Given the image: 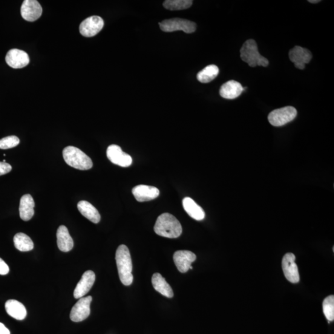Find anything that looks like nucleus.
Here are the masks:
<instances>
[{
	"instance_id": "23",
	"label": "nucleus",
	"mask_w": 334,
	"mask_h": 334,
	"mask_svg": "<svg viewBox=\"0 0 334 334\" xmlns=\"http://www.w3.org/2000/svg\"><path fill=\"white\" fill-rule=\"evenodd\" d=\"M183 206L187 214L194 220L200 221L205 217V212L202 207L196 203L191 198L188 197L184 198Z\"/></svg>"
},
{
	"instance_id": "15",
	"label": "nucleus",
	"mask_w": 334,
	"mask_h": 334,
	"mask_svg": "<svg viewBox=\"0 0 334 334\" xmlns=\"http://www.w3.org/2000/svg\"><path fill=\"white\" fill-rule=\"evenodd\" d=\"M95 281H96V275L93 271L88 270L84 273L81 279L75 288L74 297L76 299H80L87 294L93 287Z\"/></svg>"
},
{
	"instance_id": "18",
	"label": "nucleus",
	"mask_w": 334,
	"mask_h": 334,
	"mask_svg": "<svg viewBox=\"0 0 334 334\" xmlns=\"http://www.w3.org/2000/svg\"><path fill=\"white\" fill-rule=\"evenodd\" d=\"M57 244L59 248L63 252H69L73 249L74 242L69 233L67 227L65 226L59 227L57 232Z\"/></svg>"
},
{
	"instance_id": "13",
	"label": "nucleus",
	"mask_w": 334,
	"mask_h": 334,
	"mask_svg": "<svg viewBox=\"0 0 334 334\" xmlns=\"http://www.w3.org/2000/svg\"><path fill=\"white\" fill-rule=\"evenodd\" d=\"M196 260H197V256L189 250H177L174 255V263L178 270L181 273L188 272L192 263Z\"/></svg>"
},
{
	"instance_id": "8",
	"label": "nucleus",
	"mask_w": 334,
	"mask_h": 334,
	"mask_svg": "<svg viewBox=\"0 0 334 334\" xmlns=\"http://www.w3.org/2000/svg\"><path fill=\"white\" fill-rule=\"evenodd\" d=\"M296 257L293 253H287L282 262V269L285 277L291 283L296 284L299 282V274L297 265L295 263Z\"/></svg>"
},
{
	"instance_id": "26",
	"label": "nucleus",
	"mask_w": 334,
	"mask_h": 334,
	"mask_svg": "<svg viewBox=\"0 0 334 334\" xmlns=\"http://www.w3.org/2000/svg\"><path fill=\"white\" fill-rule=\"evenodd\" d=\"M192 5L191 0H166L163 4L165 9L171 11L188 9Z\"/></svg>"
},
{
	"instance_id": "10",
	"label": "nucleus",
	"mask_w": 334,
	"mask_h": 334,
	"mask_svg": "<svg viewBox=\"0 0 334 334\" xmlns=\"http://www.w3.org/2000/svg\"><path fill=\"white\" fill-rule=\"evenodd\" d=\"M106 156L112 163L123 167L130 166L132 159L130 155L122 151L119 146L112 145L106 150Z\"/></svg>"
},
{
	"instance_id": "20",
	"label": "nucleus",
	"mask_w": 334,
	"mask_h": 334,
	"mask_svg": "<svg viewBox=\"0 0 334 334\" xmlns=\"http://www.w3.org/2000/svg\"><path fill=\"white\" fill-rule=\"evenodd\" d=\"M5 309L8 315L17 320H23L27 315V311L24 305L15 299L7 301Z\"/></svg>"
},
{
	"instance_id": "4",
	"label": "nucleus",
	"mask_w": 334,
	"mask_h": 334,
	"mask_svg": "<svg viewBox=\"0 0 334 334\" xmlns=\"http://www.w3.org/2000/svg\"><path fill=\"white\" fill-rule=\"evenodd\" d=\"M240 57L250 67L254 68L256 66L266 67L269 65V60L259 53L257 44L253 39L244 42L240 50Z\"/></svg>"
},
{
	"instance_id": "3",
	"label": "nucleus",
	"mask_w": 334,
	"mask_h": 334,
	"mask_svg": "<svg viewBox=\"0 0 334 334\" xmlns=\"http://www.w3.org/2000/svg\"><path fill=\"white\" fill-rule=\"evenodd\" d=\"M63 156L68 165L80 171H87L93 166L91 158L76 147H66L63 149Z\"/></svg>"
},
{
	"instance_id": "11",
	"label": "nucleus",
	"mask_w": 334,
	"mask_h": 334,
	"mask_svg": "<svg viewBox=\"0 0 334 334\" xmlns=\"http://www.w3.org/2000/svg\"><path fill=\"white\" fill-rule=\"evenodd\" d=\"M42 8L36 0H25L21 8L22 18L29 22L36 21L42 14Z\"/></svg>"
},
{
	"instance_id": "33",
	"label": "nucleus",
	"mask_w": 334,
	"mask_h": 334,
	"mask_svg": "<svg viewBox=\"0 0 334 334\" xmlns=\"http://www.w3.org/2000/svg\"><path fill=\"white\" fill-rule=\"evenodd\" d=\"M4 162H6V160H4Z\"/></svg>"
},
{
	"instance_id": "5",
	"label": "nucleus",
	"mask_w": 334,
	"mask_h": 334,
	"mask_svg": "<svg viewBox=\"0 0 334 334\" xmlns=\"http://www.w3.org/2000/svg\"><path fill=\"white\" fill-rule=\"evenodd\" d=\"M159 25L161 30L166 33L182 31L184 33L191 34L197 30V24L195 22L180 18L164 20L163 21L159 22Z\"/></svg>"
},
{
	"instance_id": "16",
	"label": "nucleus",
	"mask_w": 334,
	"mask_h": 334,
	"mask_svg": "<svg viewBox=\"0 0 334 334\" xmlns=\"http://www.w3.org/2000/svg\"><path fill=\"white\" fill-rule=\"evenodd\" d=\"M132 193L138 202H146L157 198L160 191L154 186L140 185L132 189Z\"/></svg>"
},
{
	"instance_id": "29",
	"label": "nucleus",
	"mask_w": 334,
	"mask_h": 334,
	"mask_svg": "<svg viewBox=\"0 0 334 334\" xmlns=\"http://www.w3.org/2000/svg\"><path fill=\"white\" fill-rule=\"evenodd\" d=\"M12 170V166L9 163L0 162V176L8 174Z\"/></svg>"
},
{
	"instance_id": "31",
	"label": "nucleus",
	"mask_w": 334,
	"mask_h": 334,
	"mask_svg": "<svg viewBox=\"0 0 334 334\" xmlns=\"http://www.w3.org/2000/svg\"><path fill=\"white\" fill-rule=\"evenodd\" d=\"M0 334H10V330L1 322H0Z\"/></svg>"
},
{
	"instance_id": "7",
	"label": "nucleus",
	"mask_w": 334,
	"mask_h": 334,
	"mask_svg": "<svg viewBox=\"0 0 334 334\" xmlns=\"http://www.w3.org/2000/svg\"><path fill=\"white\" fill-rule=\"evenodd\" d=\"M93 300L92 296L82 297L76 304L71 311L70 319L75 322H81L87 319L91 313V303Z\"/></svg>"
},
{
	"instance_id": "1",
	"label": "nucleus",
	"mask_w": 334,
	"mask_h": 334,
	"mask_svg": "<svg viewBox=\"0 0 334 334\" xmlns=\"http://www.w3.org/2000/svg\"><path fill=\"white\" fill-rule=\"evenodd\" d=\"M154 231L161 237L177 238L182 233V226L175 216L164 213L157 218L154 226Z\"/></svg>"
},
{
	"instance_id": "14",
	"label": "nucleus",
	"mask_w": 334,
	"mask_h": 334,
	"mask_svg": "<svg viewBox=\"0 0 334 334\" xmlns=\"http://www.w3.org/2000/svg\"><path fill=\"white\" fill-rule=\"evenodd\" d=\"M6 62L10 67L19 69L25 67L30 63L28 54L19 49H11L6 56Z\"/></svg>"
},
{
	"instance_id": "32",
	"label": "nucleus",
	"mask_w": 334,
	"mask_h": 334,
	"mask_svg": "<svg viewBox=\"0 0 334 334\" xmlns=\"http://www.w3.org/2000/svg\"><path fill=\"white\" fill-rule=\"evenodd\" d=\"M321 1H319V0H309L308 2L311 3V4H318V3L320 2Z\"/></svg>"
},
{
	"instance_id": "2",
	"label": "nucleus",
	"mask_w": 334,
	"mask_h": 334,
	"mask_svg": "<svg viewBox=\"0 0 334 334\" xmlns=\"http://www.w3.org/2000/svg\"><path fill=\"white\" fill-rule=\"evenodd\" d=\"M118 271L121 282L125 286H129L133 281L132 274V264L130 252L124 244L118 247L115 256Z\"/></svg>"
},
{
	"instance_id": "28",
	"label": "nucleus",
	"mask_w": 334,
	"mask_h": 334,
	"mask_svg": "<svg viewBox=\"0 0 334 334\" xmlns=\"http://www.w3.org/2000/svg\"><path fill=\"white\" fill-rule=\"evenodd\" d=\"M20 143L19 138L16 136H10L0 140V149H8L15 148Z\"/></svg>"
},
{
	"instance_id": "17",
	"label": "nucleus",
	"mask_w": 334,
	"mask_h": 334,
	"mask_svg": "<svg viewBox=\"0 0 334 334\" xmlns=\"http://www.w3.org/2000/svg\"><path fill=\"white\" fill-rule=\"evenodd\" d=\"M243 86L235 80H229L224 84L220 89L221 97L226 99H234L240 96L243 91Z\"/></svg>"
},
{
	"instance_id": "27",
	"label": "nucleus",
	"mask_w": 334,
	"mask_h": 334,
	"mask_svg": "<svg viewBox=\"0 0 334 334\" xmlns=\"http://www.w3.org/2000/svg\"><path fill=\"white\" fill-rule=\"evenodd\" d=\"M322 308L325 318L329 321L334 319V296L330 295L324 299Z\"/></svg>"
},
{
	"instance_id": "24",
	"label": "nucleus",
	"mask_w": 334,
	"mask_h": 334,
	"mask_svg": "<svg viewBox=\"0 0 334 334\" xmlns=\"http://www.w3.org/2000/svg\"><path fill=\"white\" fill-rule=\"evenodd\" d=\"M14 244L20 252H25L34 249V243L31 238L25 233H18L14 236Z\"/></svg>"
},
{
	"instance_id": "21",
	"label": "nucleus",
	"mask_w": 334,
	"mask_h": 334,
	"mask_svg": "<svg viewBox=\"0 0 334 334\" xmlns=\"http://www.w3.org/2000/svg\"><path fill=\"white\" fill-rule=\"evenodd\" d=\"M152 284L154 289L165 297L171 298L174 296L172 287L159 273H155L152 277Z\"/></svg>"
},
{
	"instance_id": "22",
	"label": "nucleus",
	"mask_w": 334,
	"mask_h": 334,
	"mask_svg": "<svg viewBox=\"0 0 334 334\" xmlns=\"http://www.w3.org/2000/svg\"><path fill=\"white\" fill-rule=\"evenodd\" d=\"M77 209L84 217L94 224H98L100 221V215L97 209L90 203L86 201H80L77 204Z\"/></svg>"
},
{
	"instance_id": "19",
	"label": "nucleus",
	"mask_w": 334,
	"mask_h": 334,
	"mask_svg": "<svg viewBox=\"0 0 334 334\" xmlns=\"http://www.w3.org/2000/svg\"><path fill=\"white\" fill-rule=\"evenodd\" d=\"M34 206L35 203L31 195L27 194L22 196L19 204V215L22 220L29 221L33 218Z\"/></svg>"
},
{
	"instance_id": "9",
	"label": "nucleus",
	"mask_w": 334,
	"mask_h": 334,
	"mask_svg": "<svg viewBox=\"0 0 334 334\" xmlns=\"http://www.w3.org/2000/svg\"><path fill=\"white\" fill-rule=\"evenodd\" d=\"M104 25V21L99 16L89 17L80 23L79 31L82 36L92 37L96 36L101 31Z\"/></svg>"
},
{
	"instance_id": "12",
	"label": "nucleus",
	"mask_w": 334,
	"mask_h": 334,
	"mask_svg": "<svg viewBox=\"0 0 334 334\" xmlns=\"http://www.w3.org/2000/svg\"><path fill=\"white\" fill-rule=\"evenodd\" d=\"M289 58L290 61L294 63L296 68L304 70L305 65L309 63L312 59V53L307 48L295 46L290 50Z\"/></svg>"
},
{
	"instance_id": "25",
	"label": "nucleus",
	"mask_w": 334,
	"mask_h": 334,
	"mask_svg": "<svg viewBox=\"0 0 334 334\" xmlns=\"http://www.w3.org/2000/svg\"><path fill=\"white\" fill-rule=\"evenodd\" d=\"M218 73H219V69L217 66L209 65L199 72L197 79L200 82L208 83L214 80L218 76Z\"/></svg>"
},
{
	"instance_id": "30",
	"label": "nucleus",
	"mask_w": 334,
	"mask_h": 334,
	"mask_svg": "<svg viewBox=\"0 0 334 334\" xmlns=\"http://www.w3.org/2000/svg\"><path fill=\"white\" fill-rule=\"evenodd\" d=\"M9 271V267L2 258H0V275H7Z\"/></svg>"
},
{
	"instance_id": "6",
	"label": "nucleus",
	"mask_w": 334,
	"mask_h": 334,
	"mask_svg": "<svg viewBox=\"0 0 334 334\" xmlns=\"http://www.w3.org/2000/svg\"><path fill=\"white\" fill-rule=\"evenodd\" d=\"M297 115V110L293 106H288L276 109L270 112L268 116L269 122L273 126L279 127L292 122Z\"/></svg>"
}]
</instances>
